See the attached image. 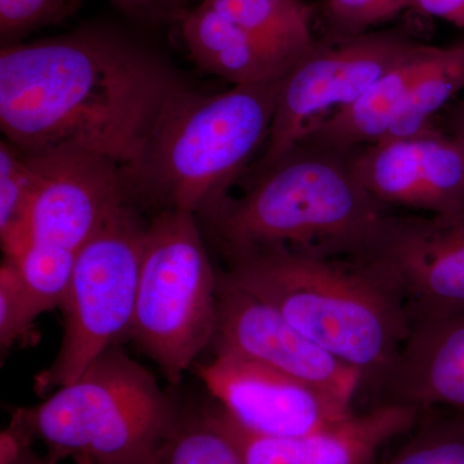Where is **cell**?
I'll use <instances>...</instances> for the list:
<instances>
[{
	"instance_id": "obj_25",
	"label": "cell",
	"mask_w": 464,
	"mask_h": 464,
	"mask_svg": "<svg viewBox=\"0 0 464 464\" xmlns=\"http://www.w3.org/2000/svg\"><path fill=\"white\" fill-rule=\"evenodd\" d=\"M39 316L18 277L16 266L5 257L0 267V347L3 353L25 337Z\"/></svg>"
},
{
	"instance_id": "obj_11",
	"label": "cell",
	"mask_w": 464,
	"mask_h": 464,
	"mask_svg": "<svg viewBox=\"0 0 464 464\" xmlns=\"http://www.w3.org/2000/svg\"><path fill=\"white\" fill-rule=\"evenodd\" d=\"M215 353L241 357L288 375L353 404L362 378L325 348L298 331L270 304L222 283L218 276V317Z\"/></svg>"
},
{
	"instance_id": "obj_5",
	"label": "cell",
	"mask_w": 464,
	"mask_h": 464,
	"mask_svg": "<svg viewBox=\"0 0 464 464\" xmlns=\"http://www.w3.org/2000/svg\"><path fill=\"white\" fill-rule=\"evenodd\" d=\"M29 409L53 464H150L181 417L157 378L121 343Z\"/></svg>"
},
{
	"instance_id": "obj_2",
	"label": "cell",
	"mask_w": 464,
	"mask_h": 464,
	"mask_svg": "<svg viewBox=\"0 0 464 464\" xmlns=\"http://www.w3.org/2000/svg\"><path fill=\"white\" fill-rule=\"evenodd\" d=\"M389 212L357 182L346 155L299 143L256 172L246 194L200 218L227 262L274 250L353 258Z\"/></svg>"
},
{
	"instance_id": "obj_13",
	"label": "cell",
	"mask_w": 464,
	"mask_h": 464,
	"mask_svg": "<svg viewBox=\"0 0 464 464\" xmlns=\"http://www.w3.org/2000/svg\"><path fill=\"white\" fill-rule=\"evenodd\" d=\"M357 182L386 207L427 215L464 213V154L435 127L348 152Z\"/></svg>"
},
{
	"instance_id": "obj_19",
	"label": "cell",
	"mask_w": 464,
	"mask_h": 464,
	"mask_svg": "<svg viewBox=\"0 0 464 464\" xmlns=\"http://www.w3.org/2000/svg\"><path fill=\"white\" fill-rule=\"evenodd\" d=\"M389 457L375 464H464V413L420 411L417 422Z\"/></svg>"
},
{
	"instance_id": "obj_18",
	"label": "cell",
	"mask_w": 464,
	"mask_h": 464,
	"mask_svg": "<svg viewBox=\"0 0 464 464\" xmlns=\"http://www.w3.org/2000/svg\"><path fill=\"white\" fill-rule=\"evenodd\" d=\"M248 32L299 56L315 47L313 8L301 0H203Z\"/></svg>"
},
{
	"instance_id": "obj_10",
	"label": "cell",
	"mask_w": 464,
	"mask_h": 464,
	"mask_svg": "<svg viewBox=\"0 0 464 464\" xmlns=\"http://www.w3.org/2000/svg\"><path fill=\"white\" fill-rule=\"evenodd\" d=\"M217 405L244 431L298 438L353 417V404L288 375L230 353L195 364Z\"/></svg>"
},
{
	"instance_id": "obj_28",
	"label": "cell",
	"mask_w": 464,
	"mask_h": 464,
	"mask_svg": "<svg viewBox=\"0 0 464 464\" xmlns=\"http://www.w3.org/2000/svg\"><path fill=\"white\" fill-rule=\"evenodd\" d=\"M411 8L464 29V0H409Z\"/></svg>"
},
{
	"instance_id": "obj_26",
	"label": "cell",
	"mask_w": 464,
	"mask_h": 464,
	"mask_svg": "<svg viewBox=\"0 0 464 464\" xmlns=\"http://www.w3.org/2000/svg\"><path fill=\"white\" fill-rule=\"evenodd\" d=\"M36 438L29 409L18 408L12 414L8 426L0 433V464H17Z\"/></svg>"
},
{
	"instance_id": "obj_22",
	"label": "cell",
	"mask_w": 464,
	"mask_h": 464,
	"mask_svg": "<svg viewBox=\"0 0 464 464\" xmlns=\"http://www.w3.org/2000/svg\"><path fill=\"white\" fill-rule=\"evenodd\" d=\"M18 277L39 315L63 306L72 275L76 252L30 240L14 257Z\"/></svg>"
},
{
	"instance_id": "obj_29",
	"label": "cell",
	"mask_w": 464,
	"mask_h": 464,
	"mask_svg": "<svg viewBox=\"0 0 464 464\" xmlns=\"http://www.w3.org/2000/svg\"><path fill=\"white\" fill-rule=\"evenodd\" d=\"M17 464H53L50 462V460L47 459V457L41 458L36 456L35 453H34L33 449L32 450L27 451L25 456L21 458L20 460H18Z\"/></svg>"
},
{
	"instance_id": "obj_23",
	"label": "cell",
	"mask_w": 464,
	"mask_h": 464,
	"mask_svg": "<svg viewBox=\"0 0 464 464\" xmlns=\"http://www.w3.org/2000/svg\"><path fill=\"white\" fill-rule=\"evenodd\" d=\"M409 7V0H328L325 5L328 41L362 35Z\"/></svg>"
},
{
	"instance_id": "obj_1",
	"label": "cell",
	"mask_w": 464,
	"mask_h": 464,
	"mask_svg": "<svg viewBox=\"0 0 464 464\" xmlns=\"http://www.w3.org/2000/svg\"><path fill=\"white\" fill-rule=\"evenodd\" d=\"M186 90L163 58L103 27L0 52V128L25 154L85 152L130 169Z\"/></svg>"
},
{
	"instance_id": "obj_17",
	"label": "cell",
	"mask_w": 464,
	"mask_h": 464,
	"mask_svg": "<svg viewBox=\"0 0 464 464\" xmlns=\"http://www.w3.org/2000/svg\"><path fill=\"white\" fill-rule=\"evenodd\" d=\"M438 51L435 45L420 44L404 63L378 79L359 100L308 130L299 143L347 155L381 141L401 114L415 84L431 66Z\"/></svg>"
},
{
	"instance_id": "obj_16",
	"label": "cell",
	"mask_w": 464,
	"mask_h": 464,
	"mask_svg": "<svg viewBox=\"0 0 464 464\" xmlns=\"http://www.w3.org/2000/svg\"><path fill=\"white\" fill-rule=\"evenodd\" d=\"M179 23L192 61L234 85L280 81L304 57L248 32L203 2L186 11Z\"/></svg>"
},
{
	"instance_id": "obj_12",
	"label": "cell",
	"mask_w": 464,
	"mask_h": 464,
	"mask_svg": "<svg viewBox=\"0 0 464 464\" xmlns=\"http://www.w3.org/2000/svg\"><path fill=\"white\" fill-rule=\"evenodd\" d=\"M26 157L35 176L30 240L78 252L130 203L123 169L108 158L74 151Z\"/></svg>"
},
{
	"instance_id": "obj_15",
	"label": "cell",
	"mask_w": 464,
	"mask_h": 464,
	"mask_svg": "<svg viewBox=\"0 0 464 464\" xmlns=\"http://www.w3.org/2000/svg\"><path fill=\"white\" fill-rule=\"evenodd\" d=\"M382 392L384 402L464 413V314L414 326Z\"/></svg>"
},
{
	"instance_id": "obj_3",
	"label": "cell",
	"mask_w": 464,
	"mask_h": 464,
	"mask_svg": "<svg viewBox=\"0 0 464 464\" xmlns=\"http://www.w3.org/2000/svg\"><path fill=\"white\" fill-rule=\"evenodd\" d=\"M218 276L270 304L377 392L411 334L398 298L356 259L274 250L228 261Z\"/></svg>"
},
{
	"instance_id": "obj_9",
	"label": "cell",
	"mask_w": 464,
	"mask_h": 464,
	"mask_svg": "<svg viewBox=\"0 0 464 464\" xmlns=\"http://www.w3.org/2000/svg\"><path fill=\"white\" fill-rule=\"evenodd\" d=\"M353 258L395 295L411 329L464 314V213L389 212Z\"/></svg>"
},
{
	"instance_id": "obj_8",
	"label": "cell",
	"mask_w": 464,
	"mask_h": 464,
	"mask_svg": "<svg viewBox=\"0 0 464 464\" xmlns=\"http://www.w3.org/2000/svg\"><path fill=\"white\" fill-rule=\"evenodd\" d=\"M422 43L399 30L316 43L283 79L270 134L256 172L276 163L304 134L359 100Z\"/></svg>"
},
{
	"instance_id": "obj_4",
	"label": "cell",
	"mask_w": 464,
	"mask_h": 464,
	"mask_svg": "<svg viewBox=\"0 0 464 464\" xmlns=\"http://www.w3.org/2000/svg\"><path fill=\"white\" fill-rule=\"evenodd\" d=\"M283 79L234 85L218 94L179 93L141 160L123 170L128 200L136 195L160 212L186 210L198 217L215 209L265 148Z\"/></svg>"
},
{
	"instance_id": "obj_20",
	"label": "cell",
	"mask_w": 464,
	"mask_h": 464,
	"mask_svg": "<svg viewBox=\"0 0 464 464\" xmlns=\"http://www.w3.org/2000/svg\"><path fill=\"white\" fill-rule=\"evenodd\" d=\"M35 176L25 152L0 143V240L5 257H14L30 241V210Z\"/></svg>"
},
{
	"instance_id": "obj_14",
	"label": "cell",
	"mask_w": 464,
	"mask_h": 464,
	"mask_svg": "<svg viewBox=\"0 0 464 464\" xmlns=\"http://www.w3.org/2000/svg\"><path fill=\"white\" fill-rule=\"evenodd\" d=\"M237 442L246 464H375L387 445L417 422L420 409L382 402L343 422L298 438H264L240 429L218 405L208 406Z\"/></svg>"
},
{
	"instance_id": "obj_6",
	"label": "cell",
	"mask_w": 464,
	"mask_h": 464,
	"mask_svg": "<svg viewBox=\"0 0 464 464\" xmlns=\"http://www.w3.org/2000/svg\"><path fill=\"white\" fill-rule=\"evenodd\" d=\"M218 317V271L198 216L163 210L148 225L130 338L173 386L212 346Z\"/></svg>"
},
{
	"instance_id": "obj_21",
	"label": "cell",
	"mask_w": 464,
	"mask_h": 464,
	"mask_svg": "<svg viewBox=\"0 0 464 464\" xmlns=\"http://www.w3.org/2000/svg\"><path fill=\"white\" fill-rule=\"evenodd\" d=\"M150 464H246L237 442L209 409L179 417Z\"/></svg>"
},
{
	"instance_id": "obj_7",
	"label": "cell",
	"mask_w": 464,
	"mask_h": 464,
	"mask_svg": "<svg viewBox=\"0 0 464 464\" xmlns=\"http://www.w3.org/2000/svg\"><path fill=\"white\" fill-rule=\"evenodd\" d=\"M148 225L130 203L76 252L74 275L61 310L57 357L36 377L51 392L81 377L106 350L130 338Z\"/></svg>"
},
{
	"instance_id": "obj_24",
	"label": "cell",
	"mask_w": 464,
	"mask_h": 464,
	"mask_svg": "<svg viewBox=\"0 0 464 464\" xmlns=\"http://www.w3.org/2000/svg\"><path fill=\"white\" fill-rule=\"evenodd\" d=\"M75 8L76 0H0L3 44L20 43L34 30L61 23Z\"/></svg>"
},
{
	"instance_id": "obj_27",
	"label": "cell",
	"mask_w": 464,
	"mask_h": 464,
	"mask_svg": "<svg viewBox=\"0 0 464 464\" xmlns=\"http://www.w3.org/2000/svg\"><path fill=\"white\" fill-rule=\"evenodd\" d=\"M116 7L132 16L154 18L176 16L181 18L186 11L185 0H110Z\"/></svg>"
}]
</instances>
